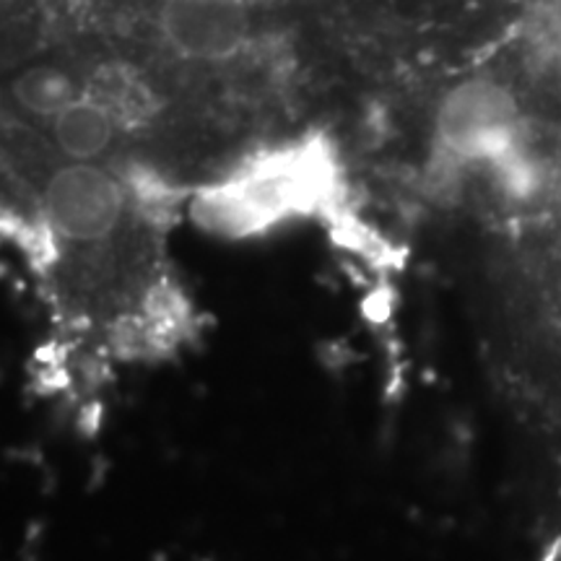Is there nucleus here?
Here are the masks:
<instances>
[{
    "mask_svg": "<svg viewBox=\"0 0 561 561\" xmlns=\"http://www.w3.org/2000/svg\"><path fill=\"white\" fill-rule=\"evenodd\" d=\"M331 159L310 133H278L193 187L191 214L224 240H255L310 219L331 195Z\"/></svg>",
    "mask_w": 561,
    "mask_h": 561,
    "instance_id": "1",
    "label": "nucleus"
},
{
    "mask_svg": "<svg viewBox=\"0 0 561 561\" xmlns=\"http://www.w3.org/2000/svg\"><path fill=\"white\" fill-rule=\"evenodd\" d=\"M517 104L496 81L468 79L442 96L434 112V146L455 164L496 161L517 136Z\"/></svg>",
    "mask_w": 561,
    "mask_h": 561,
    "instance_id": "2",
    "label": "nucleus"
},
{
    "mask_svg": "<svg viewBox=\"0 0 561 561\" xmlns=\"http://www.w3.org/2000/svg\"><path fill=\"white\" fill-rule=\"evenodd\" d=\"M58 26V0H0V79L37 53Z\"/></svg>",
    "mask_w": 561,
    "mask_h": 561,
    "instance_id": "3",
    "label": "nucleus"
}]
</instances>
